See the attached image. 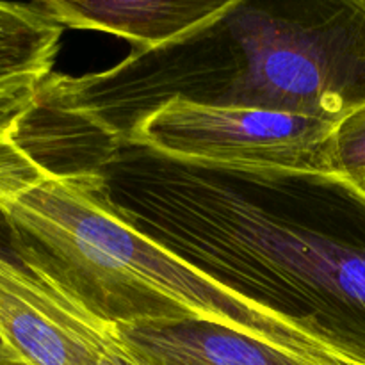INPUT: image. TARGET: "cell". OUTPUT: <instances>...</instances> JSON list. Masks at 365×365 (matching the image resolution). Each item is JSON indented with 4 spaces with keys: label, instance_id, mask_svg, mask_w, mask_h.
<instances>
[{
    "label": "cell",
    "instance_id": "8992f818",
    "mask_svg": "<svg viewBox=\"0 0 365 365\" xmlns=\"http://www.w3.org/2000/svg\"><path fill=\"white\" fill-rule=\"evenodd\" d=\"M63 27L118 36L153 48L203 24L234 0H34Z\"/></svg>",
    "mask_w": 365,
    "mask_h": 365
},
{
    "label": "cell",
    "instance_id": "5b68a950",
    "mask_svg": "<svg viewBox=\"0 0 365 365\" xmlns=\"http://www.w3.org/2000/svg\"><path fill=\"white\" fill-rule=\"evenodd\" d=\"M113 330L146 365H365L303 355L205 319L139 321Z\"/></svg>",
    "mask_w": 365,
    "mask_h": 365
},
{
    "label": "cell",
    "instance_id": "7a4b0ae2",
    "mask_svg": "<svg viewBox=\"0 0 365 365\" xmlns=\"http://www.w3.org/2000/svg\"><path fill=\"white\" fill-rule=\"evenodd\" d=\"M29 96L114 143L173 100L341 121L365 107V0H234L109 70L48 75Z\"/></svg>",
    "mask_w": 365,
    "mask_h": 365
},
{
    "label": "cell",
    "instance_id": "3957f363",
    "mask_svg": "<svg viewBox=\"0 0 365 365\" xmlns=\"http://www.w3.org/2000/svg\"><path fill=\"white\" fill-rule=\"evenodd\" d=\"M337 125L309 114L173 100L145 118L125 141L178 159L334 173Z\"/></svg>",
    "mask_w": 365,
    "mask_h": 365
},
{
    "label": "cell",
    "instance_id": "8fae6325",
    "mask_svg": "<svg viewBox=\"0 0 365 365\" xmlns=\"http://www.w3.org/2000/svg\"><path fill=\"white\" fill-rule=\"evenodd\" d=\"M9 359H18V356L11 351V348L6 344L2 335H0V360H9Z\"/></svg>",
    "mask_w": 365,
    "mask_h": 365
},
{
    "label": "cell",
    "instance_id": "277c9868",
    "mask_svg": "<svg viewBox=\"0 0 365 365\" xmlns=\"http://www.w3.org/2000/svg\"><path fill=\"white\" fill-rule=\"evenodd\" d=\"M0 335L27 365H100L114 331L0 253Z\"/></svg>",
    "mask_w": 365,
    "mask_h": 365
},
{
    "label": "cell",
    "instance_id": "9c48e42d",
    "mask_svg": "<svg viewBox=\"0 0 365 365\" xmlns=\"http://www.w3.org/2000/svg\"><path fill=\"white\" fill-rule=\"evenodd\" d=\"M114 331V330H113ZM100 365H146L141 359L134 355L123 342L120 341L116 334H114L113 341L107 346V349L103 351Z\"/></svg>",
    "mask_w": 365,
    "mask_h": 365
},
{
    "label": "cell",
    "instance_id": "30bf717a",
    "mask_svg": "<svg viewBox=\"0 0 365 365\" xmlns=\"http://www.w3.org/2000/svg\"><path fill=\"white\" fill-rule=\"evenodd\" d=\"M0 253L9 259L18 260L16 257V237L6 214L0 210Z\"/></svg>",
    "mask_w": 365,
    "mask_h": 365
},
{
    "label": "cell",
    "instance_id": "6da1fadb",
    "mask_svg": "<svg viewBox=\"0 0 365 365\" xmlns=\"http://www.w3.org/2000/svg\"><path fill=\"white\" fill-rule=\"evenodd\" d=\"M103 210L227 291L365 362V189L335 173L93 146Z\"/></svg>",
    "mask_w": 365,
    "mask_h": 365
},
{
    "label": "cell",
    "instance_id": "52a82bcc",
    "mask_svg": "<svg viewBox=\"0 0 365 365\" xmlns=\"http://www.w3.org/2000/svg\"><path fill=\"white\" fill-rule=\"evenodd\" d=\"M63 29L41 7L0 0V118L53 73Z\"/></svg>",
    "mask_w": 365,
    "mask_h": 365
},
{
    "label": "cell",
    "instance_id": "7c38bea8",
    "mask_svg": "<svg viewBox=\"0 0 365 365\" xmlns=\"http://www.w3.org/2000/svg\"><path fill=\"white\" fill-rule=\"evenodd\" d=\"M0 365H27L21 362L20 359H9V360H0Z\"/></svg>",
    "mask_w": 365,
    "mask_h": 365
},
{
    "label": "cell",
    "instance_id": "ba28073f",
    "mask_svg": "<svg viewBox=\"0 0 365 365\" xmlns=\"http://www.w3.org/2000/svg\"><path fill=\"white\" fill-rule=\"evenodd\" d=\"M334 173L365 189V107L339 121L331 143Z\"/></svg>",
    "mask_w": 365,
    "mask_h": 365
}]
</instances>
